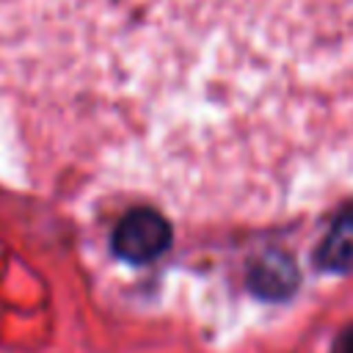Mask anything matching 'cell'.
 Returning <instances> with one entry per match:
<instances>
[{
  "label": "cell",
  "mask_w": 353,
  "mask_h": 353,
  "mask_svg": "<svg viewBox=\"0 0 353 353\" xmlns=\"http://www.w3.org/2000/svg\"><path fill=\"white\" fill-rule=\"evenodd\" d=\"M171 245V223L152 207L130 210L110 234V248L121 262L146 265Z\"/></svg>",
  "instance_id": "1"
},
{
  "label": "cell",
  "mask_w": 353,
  "mask_h": 353,
  "mask_svg": "<svg viewBox=\"0 0 353 353\" xmlns=\"http://www.w3.org/2000/svg\"><path fill=\"white\" fill-rule=\"evenodd\" d=\"M298 284V270L284 254H268L254 268V287L265 298H284Z\"/></svg>",
  "instance_id": "2"
},
{
  "label": "cell",
  "mask_w": 353,
  "mask_h": 353,
  "mask_svg": "<svg viewBox=\"0 0 353 353\" xmlns=\"http://www.w3.org/2000/svg\"><path fill=\"white\" fill-rule=\"evenodd\" d=\"M323 262L328 268H347L353 265V226L350 229H336L325 248H323Z\"/></svg>",
  "instance_id": "3"
}]
</instances>
